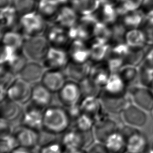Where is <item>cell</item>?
<instances>
[{"instance_id":"cell-42","label":"cell","mask_w":153,"mask_h":153,"mask_svg":"<svg viewBox=\"0 0 153 153\" xmlns=\"http://www.w3.org/2000/svg\"><path fill=\"white\" fill-rule=\"evenodd\" d=\"M28 61L29 60L24 55L22 51H20L9 63L4 66L18 76L19 74L23 69Z\"/></svg>"},{"instance_id":"cell-14","label":"cell","mask_w":153,"mask_h":153,"mask_svg":"<svg viewBox=\"0 0 153 153\" xmlns=\"http://www.w3.org/2000/svg\"><path fill=\"white\" fill-rule=\"evenodd\" d=\"M50 46L64 48L69 45L71 39L69 36L68 29L54 23V25L47 26L44 33Z\"/></svg>"},{"instance_id":"cell-1","label":"cell","mask_w":153,"mask_h":153,"mask_svg":"<svg viewBox=\"0 0 153 153\" xmlns=\"http://www.w3.org/2000/svg\"><path fill=\"white\" fill-rule=\"evenodd\" d=\"M72 123L64 106L50 105L43 112L42 131L51 136L61 135Z\"/></svg>"},{"instance_id":"cell-56","label":"cell","mask_w":153,"mask_h":153,"mask_svg":"<svg viewBox=\"0 0 153 153\" xmlns=\"http://www.w3.org/2000/svg\"><path fill=\"white\" fill-rule=\"evenodd\" d=\"M64 153H88L87 150L85 149H78L75 150L65 151Z\"/></svg>"},{"instance_id":"cell-12","label":"cell","mask_w":153,"mask_h":153,"mask_svg":"<svg viewBox=\"0 0 153 153\" xmlns=\"http://www.w3.org/2000/svg\"><path fill=\"white\" fill-rule=\"evenodd\" d=\"M121 115L124 124L139 128L143 127L148 120V112L132 102L125 108Z\"/></svg>"},{"instance_id":"cell-35","label":"cell","mask_w":153,"mask_h":153,"mask_svg":"<svg viewBox=\"0 0 153 153\" xmlns=\"http://www.w3.org/2000/svg\"><path fill=\"white\" fill-rule=\"evenodd\" d=\"M79 85L82 98L86 97H99L103 90L90 76L79 82Z\"/></svg>"},{"instance_id":"cell-24","label":"cell","mask_w":153,"mask_h":153,"mask_svg":"<svg viewBox=\"0 0 153 153\" xmlns=\"http://www.w3.org/2000/svg\"><path fill=\"white\" fill-rule=\"evenodd\" d=\"M22 105L6 97L0 100L1 118L13 122L20 118L23 112Z\"/></svg>"},{"instance_id":"cell-11","label":"cell","mask_w":153,"mask_h":153,"mask_svg":"<svg viewBox=\"0 0 153 153\" xmlns=\"http://www.w3.org/2000/svg\"><path fill=\"white\" fill-rule=\"evenodd\" d=\"M23 111L20 118V126L33 129L38 131H42L43 112L44 109L38 108L30 103Z\"/></svg>"},{"instance_id":"cell-16","label":"cell","mask_w":153,"mask_h":153,"mask_svg":"<svg viewBox=\"0 0 153 153\" xmlns=\"http://www.w3.org/2000/svg\"><path fill=\"white\" fill-rule=\"evenodd\" d=\"M67 80L63 70L46 69L41 82L54 94L60 90Z\"/></svg>"},{"instance_id":"cell-28","label":"cell","mask_w":153,"mask_h":153,"mask_svg":"<svg viewBox=\"0 0 153 153\" xmlns=\"http://www.w3.org/2000/svg\"><path fill=\"white\" fill-rule=\"evenodd\" d=\"M111 74L105 62L91 64L89 76L102 88L106 85Z\"/></svg>"},{"instance_id":"cell-59","label":"cell","mask_w":153,"mask_h":153,"mask_svg":"<svg viewBox=\"0 0 153 153\" xmlns=\"http://www.w3.org/2000/svg\"><path fill=\"white\" fill-rule=\"evenodd\" d=\"M127 153H128V152H127Z\"/></svg>"},{"instance_id":"cell-21","label":"cell","mask_w":153,"mask_h":153,"mask_svg":"<svg viewBox=\"0 0 153 153\" xmlns=\"http://www.w3.org/2000/svg\"><path fill=\"white\" fill-rule=\"evenodd\" d=\"M68 47L67 51L71 61L78 63L90 62V48L85 41L72 40Z\"/></svg>"},{"instance_id":"cell-31","label":"cell","mask_w":153,"mask_h":153,"mask_svg":"<svg viewBox=\"0 0 153 153\" xmlns=\"http://www.w3.org/2000/svg\"><path fill=\"white\" fill-rule=\"evenodd\" d=\"M104 144L109 153L127 152V140L119 131L109 136Z\"/></svg>"},{"instance_id":"cell-55","label":"cell","mask_w":153,"mask_h":153,"mask_svg":"<svg viewBox=\"0 0 153 153\" xmlns=\"http://www.w3.org/2000/svg\"><path fill=\"white\" fill-rule=\"evenodd\" d=\"M14 0H0L1 9L13 7Z\"/></svg>"},{"instance_id":"cell-47","label":"cell","mask_w":153,"mask_h":153,"mask_svg":"<svg viewBox=\"0 0 153 153\" xmlns=\"http://www.w3.org/2000/svg\"><path fill=\"white\" fill-rule=\"evenodd\" d=\"M19 51L10 47L2 45L1 50V65H5L9 63Z\"/></svg>"},{"instance_id":"cell-38","label":"cell","mask_w":153,"mask_h":153,"mask_svg":"<svg viewBox=\"0 0 153 153\" xmlns=\"http://www.w3.org/2000/svg\"><path fill=\"white\" fill-rule=\"evenodd\" d=\"M153 82V66L145 62L138 66V84L149 87Z\"/></svg>"},{"instance_id":"cell-7","label":"cell","mask_w":153,"mask_h":153,"mask_svg":"<svg viewBox=\"0 0 153 153\" xmlns=\"http://www.w3.org/2000/svg\"><path fill=\"white\" fill-rule=\"evenodd\" d=\"M57 95L60 103L65 108L79 104L82 99L79 83L68 79Z\"/></svg>"},{"instance_id":"cell-57","label":"cell","mask_w":153,"mask_h":153,"mask_svg":"<svg viewBox=\"0 0 153 153\" xmlns=\"http://www.w3.org/2000/svg\"><path fill=\"white\" fill-rule=\"evenodd\" d=\"M149 88L151 89V91L152 92V93H153V82H152V84H151V85H150V87H149Z\"/></svg>"},{"instance_id":"cell-52","label":"cell","mask_w":153,"mask_h":153,"mask_svg":"<svg viewBox=\"0 0 153 153\" xmlns=\"http://www.w3.org/2000/svg\"><path fill=\"white\" fill-rule=\"evenodd\" d=\"M143 62L153 66V44H146V53Z\"/></svg>"},{"instance_id":"cell-19","label":"cell","mask_w":153,"mask_h":153,"mask_svg":"<svg viewBox=\"0 0 153 153\" xmlns=\"http://www.w3.org/2000/svg\"><path fill=\"white\" fill-rule=\"evenodd\" d=\"M53 93L41 82L32 85L30 101L33 105L44 109L51 105Z\"/></svg>"},{"instance_id":"cell-17","label":"cell","mask_w":153,"mask_h":153,"mask_svg":"<svg viewBox=\"0 0 153 153\" xmlns=\"http://www.w3.org/2000/svg\"><path fill=\"white\" fill-rule=\"evenodd\" d=\"M91 66V62L78 63L70 60L63 71L68 80L79 83L89 76Z\"/></svg>"},{"instance_id":"cell-20","label":"cell","mask_w":153,"mask_h":153,"mask_svg":"<svg viewBox=\"0 0 153 153\" xmlns=\"http://www.w3.org/2000/svg\"><path fill=\"white\" fill-rule=\"evenodd\" d=\"M79 16L71 5H63L60 7L54 22L60 26L69 29L78 22Z\"/></svg>"},{"instance_id":"cell-41","label":"cell","mask_w":153,"mask_h":153,"mask_svg":"<svg viewBox=\"0 0 153 153\" xmlns=\"http://www.w3.org/2000/svg\"><path fill=\"white\" fill-rule=\"evenodd\" d=\"M19 146L14 133L0 136V153H13Z\"/></svg>"},{"instance_id":"cell-32","label":"cell","mask_w":153,"mask_h":153,"mask_svg":"<svg viewBox=\"0 0 153 153\" xmlns=\"http://www.w3.org/2000/svg\"><path fill=\"white\" fill-rule=\"evenodd\" d=\"M25 36L19 30H9L2 33V45L21 51Z\"/></svg>"},{"instance_id":"cell-43","label":"cell","mask_w":153,"mask_h":153,"mask_svg":"<svg viewBox=\"0 0 153 153\" xmlns=\"http://www.w3.org/2000/svg\"><path fill=\"white\" fill-rule=\"evenodd\" d=\"M95 121L88 115L82 113L72 124L73 127L82 132L92 131Z\"/></svg>"},{"instance_id":"cell-46","label":"cell","mask_w":153,"mask_h":153,"mask_svg":"<svg viewBox=\"0 0 153 153\" xmlns=\"http://www.w3.org/2000/svg\"><path fill=\"white\" fill-rule=\"evenodd\" d=\"M105 62L111 74L118 73L121 68L125 65L123 58L112 54L111 52Z\"/></svg>"},{"instance_id":"cell-60","label":"cell","mask_w":153,"mask_h":153,"mask_svg":"<svg viewBox=\"0 0 153 153\" xmlns=\"http://www.w3.org/2000/svg\"><path fill=\"white\" fill-rule=\"evenodd\" d=\"M38 1H39V0H38Z\"/></svg>"},{"instance_id":"cell-40","label":"cell","mask_w":153,"mask_h":153,"mask_svg":"<svg viewBox=\"0 0 153 153\" xmlns=\"http://www.w3.org/2000/svg\"><path fill=\"white\" fill-rule=\"evenodd\" d=\"M111 36L109 42H112V45L125 42V35L127 29L124 26L121 22H117L111 26Z\"/></svg>"},{"instance_id":"cell-29","label":"cell","mask_w":153,"mask_h":153,"mask_svg":"<svg viewBox=\"0 0 153 153\" xmlns=\"http://www.w3.org/2000/svg\"><path fill=\"white\" fill-rule=\"evenodd\" d=\"M145 19V14L140 8L127 12L121 16V22L127 29L141 28Z\"/></svg>"},{"instance_id":"cell-54","label":"cell","mask_w":153,"mask_h":153,"mask_svg":"<svg viewBox=\"0 0 153 153\" xmlns=\"http://www.w3.org/2000/svg\"><path fill=\"white\" fill-rule=\"evenodd\" d=\"M34 149H32L30 148L23 147L19 146L13 152V153H34Z\"/></svg>"},{"instance_id":"cell-8","label":"cell","mask_w":153,"mask_h":153,"mask_svg":"<svg viewBox=\"0 0 153 153\" xmlns=\"http://www.w3.org/2000/svg\"><path fill=\"white\" fill-rule=\"evenodd\" d=\"M121 126L109 114H106L95 121L93 133L96 141L104 143L109 136L119 131Z\"/></svg>"},{"instance_id":"cell-48","label":"cell","mask_w":153,"mask_h":153,"mask_svg":"<svg viewBox=\"0 0 153 153\" xmlns=\"http://www.w3.org/2000/svg\"><path fill=\"white\" fill-rule=\"evenodd\" d=\"M68 115L71 121L72 124L75 121V120L82 114L79 104L74 105L68 108H65Z\"/></svg>"},{"instance_id":"cell-10","label":"cell","mask_w":153,"mask_h":153,"mask_svg":"<svg viewBox=\"0 0 153 153\" xmlns=\"http://www.w3.org/2000/svg\"><path fill=\"white\" fill-rule=\"evenodd\" d=\"M70 61L67 50L51 46L42 62L46 69L63 70Z\"/></svg>"},{"instance_id":"cell-30","label":"cell","mask_w":153,"mask_h":153,"mask_svg":"<svg viewBox=\"0 0 153 153\" xmlns=\"http://www.w3.org/2000/svg\"><path fill=\"white\" fill-rule=\"evenodd\" d=\"M61 6L56 0H39L36 11L47 22L54 20Z\"/></svg>"},{"instance_id":"cell-5","label":"cell","mask_w":153,"mask_h":153,"mask_svg":"<svg viewBox=\"0 0 153 153\" xmlns=\"http://www.w3.org/2000/svg\"><path fill=\"white\" fill-rule=\"evenodd\" d=\"M32 85L17 76L7 90V97L22 105L30 101Z\"/></svg>"},{"instance_id":"cell-51","label":"cell","mask_w":153,"mask_h":153,"mask_svg":"<svg viewBox=\"0 0 153 153\" xmlns=\"http://www.w3.org/2000/svg\"><path fill=\"white\" fill-rule=\"evenodd\" d=\"M141 28L146 35L147 44H153V23H144Z\"/></svg>"},{"instance_id":"cell-45","label":"cell","mask_w":153,"mask_h":153,"mask_svg":"<svg viewBox=\"0 0 153 153\" xmlns=\"http://www.w3.org/2000/svg\"><path fill=\"white\" fill-rule=\"evenodd\" d=\"M17 75L10 71L4 65H1V91H7V88L17 78Z\"/></svg>"},{"instance_id":"cell-2","label":"cell","mask_w":153,"mask_h":153,"mask_svg":"<svg viewBox=\"0 0 153 153\" xmlns=\"http://www.w3.org/2000/svg\"><path fill=\"white\" fill-rule=\"evenodd\" d=\"M65 151L78 149H87L96 142L93 131L82 132L72 126L65 131L60 138Z\"/></svg>"},{"instance_id":"cell-39","label":"cell","mask_w":153,"mask_h":153,"mask_svg":"<svg viewBox=\"0 0 153 153\" xmlns=\"http://www.w3.org/2000/svg\"><path fill=\"white\" fill-rule=\"evenodd\" d=\"M38 0H14L13 7L20 16L36 11Z\"/></svg>"},{"instance_id":"cell-50","label":"cell","mask_w":153,"mask_h":153,"mask_svg":"<svg viewBox=\"0 0 153 153\" xmlns=\"http://www.w3.org/2000/svg\"><path fill=\"white\" fill-rule=\"evenodd\" d=\"M88 153H109L103 143L96 141L87 149Z\"/></svg>"},{"instance_id":"cell-15","label":"cell","mask_w":153,"mask_h":153,"mask_svg":"<svg viewBox=\"0 0 153 153\" xmlns=\"http://www.w3.org/2000/svg\"><path fill=\"white\" fill-rule=\"evenodd\" d=\"M45 70L42 63L29 60L19 74L18 76L33 85L41 81Z\"/></svg>"},{"instance_id":"cell-6","label":"cell","mask_w":153,"mask_h":153,"mask_svg":"<svg viewBox=\"0 0 153 153\" xmlns=\"http://www.w3.org/2000/svg\"><path fill=\"white\" fill-rule=\"evenodd\" d=\"M132 103L146 111L153 110V93L149 87L140 84H136L128 88Z\"/></svg>"},{"instance_id":"cell-3","label":"cell","mask_w":153,"mask_h":153,"mask_svg":"<svg viewBox=\"0 0 153 153\" xmlns=\"http://www.w3.org/2000/svg\"><path fill=\"white\" fill-rule=\"evenodd\" d=\"M50 47L44 34L27 36L22 51L29 60L42 63Z\"/></svg>"},{"instance_id":"cell-58","label":"cell","mask_w":153,"mask_h":153,"mask_svg":"<svg viewBox=\"0 0 153 153\" xmlns=\"http://www.w3.org/2000/svg\"><path fill=\"white\" fill-rule=\"evenodd\" d=\"M152 112H153V110H152Z\"/></svg>"},{"instance_id":"cell-23","label":"cell","mask_w":153,"mask_h":153,"mask_svg":"<svg viewBox=\"0 0 153 153\" xmlns=\"http://www.w3.org/2000/svg\"><path fill=\"white\" fill-rule=\"evenodd\" d=\"M89 48L91 62H105L111 53V45L109 42L94 39Z\"/></svg>"},{"instance_id":"cell-44","label":"cell","mask_w":153,"mask_h":153,"mask_svg":"<svg viewBox=\"0 0 153 153\" xmlns=\"http://www.w3.org/2000/svg\"><path fill=\"white\" fill-rule=\"evenodd\" d=\"M64 152L60 139H50L40 144L38 151V153H64Z\"/></svg>"},{"instance_id":"cell-49","label":"cell","mask_w":153,"mask_h":153,"mask_svg":"<svg viewBox=\"0 0 153 153\" xmlns=\"http://www.w3.org/2000/svg\"><path fill=\"white\" fill-rule=\"evenodd\" d=\"M12 122L1 118L0 120V136L13 134L14 130L13 127Z\"/></svg>"},{"instance_id":"cell-36","label":"cell","mask_w":153,"mask_h":153,"mask_svg":"<svg viewBox=\"0 0 153 153\" xmlns=\"http://www.w3.org/2000/svg\"><path fill=\"white\" fill-rule=\"evenodd\" d=\"M118 74L128 88L138 84V67L125 64Z\"/></svg>"},{"instance_id":"cell-22","label":"cell","mask_w":153,"mask_h":153,"mask_svg":"<svg viewBox=\"0 0 153 153\" xmlns=\"http://www.w3.org/2000/svg\"><path fill=\"white\" fill-rule=\"evenodd\" d=\"M94 14H96V17L98 21L109 26L116 23L120 16L115 4L101 0L99 6Z\"/></svg>"},{"instance_id":"cell-27","label":"cell","mask_w":153,"mask_h":153,"mask_svg":"<svg viewBox=\"0 0 153 153\" xmlns=\"http://www.w3.org/2000/svg\"><path fill=\"white\" fill-rule=\"evenodd\" d=\"M126 140L128 153H144L148 148L147 139L140 130L130 135Z\"/></svg>"},{"instance_id":"cell-4","label":"cell","mask_w":153,"mask_h":153,"mask_svg":"<svg viewBox=\"0 0 153 153\" xmlns=\"http://www.w3.org/2000/svg\"><path fill=\"white\" fill-rule=\"evenodd\" d=\"M47 20L36 11L20 17L19 30L25 37L43 35L48 26Z\"/></svg>"},{"instance_id":"cell-53","label":"cell","mask_w":153,"mask_h":153,"mask_svg":"<svg viewBox=\"0 0 153 153\" xmlns=\"http://www.w3.org/2000/svg\"><path fill=\"white\" fill-rule=\"evenodd\" d=\"M140 8L144 13L153 10V0H143Z\"/></svg>"},{"instance_id":"cell-34","label":"cell","mask_w":153,"mask_h":153,"mask_svg":"<svg viewBox=\"0 0 153 153\" xmlns=\"http://www.w3.org/2000/svg\"><path fill=\"white\" fill-rule=\"evenodd\" d=\"M100 2V0H71V5L81 16L94 14Z\"/></svg>"},{"instance_id":"cell-9","label":"cell","mask_w":153,"mask_h":153,"mask_svg":"<svg viewBox=\"0 0 153 153\" xmlns=\"http://www.w3.org/2000/svg\"><path fill=\"white\" fill-rule=\"evenodd\" d=\"M103 108L108 114H121L125 108L131 102L128 93L124 96L109 94L102 90L99 96Z\"/></svg>"},{"instance_id":"cell-26","label":"cell","mask_w":153,"mask_h":153,"mask_svg":"<svg viewBox=\"0 0 153 153\" xmlns=\"http://www.w3.org/2000/svg\"><path fill=\"white\" fill-rule=\"evenodd\" d=\"M20 17L13 7L1 9L2 31L4 29L2 32L9 30H19Z\"/></svg>"},{"instance_id":"cell-18","label":"cell","mask_w":153,"mask_h":153,"mask_svg":"<svg viewBox=\"0 0 153 153\" xmlns=\"http://www.w3.org/2000/svg\"><path fill=\"white\" fill-rule=\"evenodd\" d=\"M79 105L82 113L88 115L95 121L108 114L99 97H83Z\"/></svg>"},{"instance_id":"cell-13","label":"cell","mask_w":153,"mask_h":153,"mask_svg":"<svg viewBox=\"0 0 153 153\" xmlns=\"http://www.w3.org/2000/svg\"><path fill=\"white\" fill-rule=\"evenodd\" d=\"M41 132L20 126L14 130V134L20 146L35 149L40 145Z\"/></svg>"},{"instance_id":"cell-33","label":"cell","mask_w":153,"mask_h":153,"mask_svg":"<svg viewBox=\"0 0 153 153\" xmlns=\"http://www.w3.org/2000/svg\"><path fill=\"white\" fill-rule=\"evenodd\" d=\"M124 41L131 48H141L147 44L146 35L142 28L127 29Z\"/></svg>"},{"instance_id":"cell-25","label":"cell","mask_w":153,"mask_h":153,"mask_svg":"<svg viewBox=\"0 0 153 153\" xmlns=\"http://www.w3.org/2000/svg\"><path fill=\"white\" fill-rule=\"evenodd\" d=\"M103 90L115 96H124L128 92V87L118 73H112Z\"/></svg>"},{"instance_id":"cell-37","label":"cell","mask_w":153,"mask_h":153,"mask_svg":"<svg viewBox=\"0 0 153 153\" xmlns=\"http://www.w3.org/2000/svg\"><path fill=\"white\" fill-rule=\"evenodd\" d=\"M146 45L141 48L130 47L127 55L124 59V63L137 67L141 65L145 60Z\"/></svg>"}]
</instances>
